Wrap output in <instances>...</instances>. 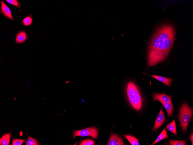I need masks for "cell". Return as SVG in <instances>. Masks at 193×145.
<instances>
[{
	"label": "cell",
	"mask_w": 193,
	"mask_h": 145,
	"mask_svg": "<svg viewBox=\"0 0 193 145\" xmlns=\"http://www.w3.org/2000/svg\"><path fill=\"white\" fill-rule=\"evenodd\" d=\"M33 20L32 15L29 14L25 17L22 20L21 23L25 26H30L33 23Z\"/></svg>",
	"instance_id": "cell-13"
},
{
	"label": "cell",
	"mask_w": 193,
	"mask_h": 145,
	"mask_svg": "<svg viewBox=\"0 0 193 145\" xmlns=\"http://www.w3.org/2000/svg\"><path fill=\"white\" fill-rule=\"evenodd\" d=\"M149 75L168 87L170 86L173 80V79L168 78L157 75Z\"/></svg>",
	"instance_id": "cell-10"
},
{
	"label": "cell",
	"mask_w": 193,
	"mask_h": 145,
	"mask_svg": "<svg viewBox=\"0 0 193 145\" xmlns=\"http://www.w3.org/2000/svg\"><path fill=\"white\" fill-rule=\"evenodd\" d=\"M94 143V141L90 139L81 140L79 142V144L80 145H93Z\"/></svg>",
	"instance_id": "cell-19"
},
{
	"label": "cell",
	"mask_w": 193,
	"mask_h": 145,
	"mask_svg": "<svg viewBox=\"0 0 193 145\" xmlns=\"http://www.w3.org/2000/svg\"><path fill=\"white\" fill-rule=\"evenodd\" d=\"M98 135V131L97 129L92 127L81 130L74 131L73 132V139L77 136L84 137L89 136L96 139Z\"/></svg>",
	"instance_id": "cell-4"
},
{
	"label": "cell",
	"mask_w": 193,
	"mask_h": 145,
	"mask_svg": "<svg viewBox=\"0 0 193 145\" xmlns=\"http://www.w3.org/2000/svg\"><path fill=\"white\" fill-rule=\"evenodd\" d=\"M108 145H125L122 139L118 135L112 133L110 137Z\"/></svg>",
	"instance_id": "cell-8"
},
{
	"label": "cell",
	"mask_w": 193,
	"mask_h": 145,
	"mask_svg": "<svg viewBox=\"0 0 193 145\" xmlns=\"http://www.w3.org/2000/svg\"><path fill=\"white\" fill-rule=\"evenodd\" d=\"M28 38V36L26 32L23 30L18 31L16 35L15 43L20 44L24 43Z\"/></svg>",
	"instance_id": "cell-9"
},
{
	"label": "cell",
	"mask_w": 193,
	"mask_h": 145,
	"mask_svg": "<svg viewBox=\"0 0 193 145\" xmlns=\"http://www.w3.org/2000/svg\"><path fill=\"white\" fill-rule=\"evenodd\" d=\"M25 139L14 138L12 139V145H21L25 141Z\"/></svg>",
	"instance_id": "cell-21"
},
{
	"label": "cell",
	"mask_w": 193,
	"mask_h": 145,
	"mask_svg": "<svg viewBox=\"0 0 193 145\" xmlns=\"http://www.w3.org/2000/svg\"><path fill=\"white\" fill-rule=\"evenodd\" d=\"M175 32L172 25L168 23L162 24L157 27L148 47L149 66H155L166 59L173 44Z\"/></svg>",
	"instance_id": "cell-1"
},
{
	"label": "cell",
	"mask_w": 193,
	"mask_h": 145,
	"mask_svg": "<svg viewBox=\"0 0 193 145\" xmlns=\"http://www.w3.org/2000/svg\"><path fill=\"white\" fill-rule=\"evenodd\" d=\"M126 92L131 105L136 110H140L142 106V98L137 87L133 82H129L127 83Z\"/></svg>",
	"instance_id": "cell-2"
},
{
	"label": "cell",
	"mask_w": 193,
	"mask_h": 145,
	"mask_svg": "<svg viewBox=\"0 0 193 145\" xmlns=\"http://www.w3.org/2000/svg\"><path fill=\"white\" fill-rule=\"evenodd\" d=\"M192 113V109L186 103L183 104L180 109L179 118L183 131L187 130Z\"/></svg>",
	"instance_id": "cell-3"
},
{
	"label": "cell",
	"mask_w": 193,
	"mask_h": 145,
	"mask_svg": "<svg viewBox=\"0 0 193 145\" xmlns=\"http://www.w3.org/2000/svg\"><path fill=\"white\" fill-rule=\"evenodd\" d=\"M8 3L16 6L18 8L21 7V4L17 0H6Z\"/></svg>",
	"instance_id": "cell-20"
},
{
	"label": "cell",
	"mask_w": 193,
	"mask_h": 145,
	"mask_svg": "<svg viewBox=\"0 0 193 145\" xmlns=\"http://www.w3.org/2000/svg\"><path fill=\"white\" fill-rule=\"evenodd\" d=\"M1 7L0 12L1 14L7 19L13 20L14 18L12 15L11 10L10 8L4 3L3 0L0 2Z\"/></svg>",
	"instance_id": "cell-5"
},
{
	"label": "cell",
	"mask_w": 193,
	"mask_h": 145,
	"mask_svg": "<svg viewBox=\"0 0 193 145\" xmlns=\"http://www.w3.org/2000/svg\"><path fill=\"white\" fill-rule=\"evenodd\" d=\"M162 107L155 122L153 130L155 131L159 128L163 124L165 120V115L162 109Z\"/></svg>",
	"instance_id": "cell-7"
},
{
	"label": "cell",
	"mask_w": 193,
	"mask_h": 145,
	"mask_svg": "<svg viewBox=\"0 0 193 145\" xmlns=\"http://www.w3.org/2000/svg\"><path fill=\"white\" fill-rule=\"evenodd\" d=\"M39 144L38 142L36 139L28 135V138L25 143L26 145H38Z\"/></svg>",
	"instance_id": "cell-17"
},
{
	"label": "cell",
	"mask_w": 193,
	"mask_h": 145,
	"mask_svg": "<svg viewBox=\"0 0 193 145\" xmlns=\"http://www.w3.org/2000/svg\"><path fill=\"white\" fill-rule=\"evenodd\" d=\"M154 101L157 100L161 102H172L171 96L166 94L164 93H158L154 92L153 95Z\"/></svg>",
	"instance_id": "cell-6"
},
{
	"label": "cell",
	"mask_w": 193,
	"mask_h": 145,
	"mask_svg": "<svg viewBox=\"0 0 193 145\" xmlns=\"http://www.w3.org/2000/svg\"><path fill=\"white\" fill-rule=\"evenodd\" d=\"M124 136L132 145H139L138 140L136 138L130 135H124Z\"/></svg>",
	"instance_id": "cell-15"
},
{
	"label": "cell",
	"mask_w": 193,
	"mask_h": 145,
	"mask_svg": "<svg viewBox=\"0 0 193 145\" xmlns=\"http://www.w3.org/2000/svg\"><path fill=\"white\" fill-rule=\"evenodd\" d=\"M161 103L166 110L168 116L171 117L173 112V107L172 102H161Z\"/></svg>",
	"instance_id": "cell-11"
},
{
	"label": "cell",
	"mask_w": 193,
	"mask_h": 145,
	"mask_svg": "<svg viewBox=\"0 0 193 145\" xmlns=\"http://www.w3.org/2000/svg\"><path fill=\"white\" fill-rule=\"evenodd\" d=\"M170 145H185L186 144L184 140H171L169 141Z\"/></svg>",
	"instance_id": "cell-18"
},
{
	"label": "cell",
	"mask_w": 193,
	"mask_h": 145,
	"mask_svg": "<svg viewBox=\"0 0 193 145\" xmlns=\"http://www.w3.org/2000/svg\"><path fill=\"white\" fill-rule=\"evenodd\" d=\"M11 133L10 132L3 135L0 139L1 145H8L10 141Z\"/></svg>",
	"instance_id": "cell-12"
},
{
	"label": "cell",
	"mask_w": 193,
	"mask_h": 145,
	"mask_svg": "<svg viewBox=\"0 0 193 145\" xmlns=\"http://www.w3.org/2000/svg\"><path fill=\"white\" fill-rule=\"evenodd\" d=\"M168 137L166 128H165L160 135L155 140L151 145H153L162 140L164 139L167 138Z\"/></svg>",
	"instance_id": "cell-14"
},
{
	"label": "cell",
	"mask_w": 193,
	"mask_h": 145,
	"mask_svg": "<svg viewBox=\"0 0 193 145\" xmlns=\"http://www.w3.org/2000/svg\"><path fill=\"white\" fill-rule=\"evenodd\" d=\"M193 133H192V134L190 135V138L192 144V145H193Z\"/></svg>",
	"instance_id": "cell-22"
},
{
	"label": "cell",
	"mask_w": 193,
	"mask_h": 145,
	"mask_svg": "<svg viewBox=\"0 0 193 145\" xmlns=\"http://www.w3.org/2000/svg\"><path fill=\"white\" fill-rule=\"evenodd\" d=\"M167 129L175 135H177L175 121L173 120L170 123L166 126Z\"/></svg>",
	"instance_id": "cell-16"
}]
</instances>
